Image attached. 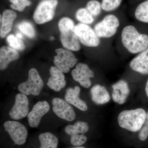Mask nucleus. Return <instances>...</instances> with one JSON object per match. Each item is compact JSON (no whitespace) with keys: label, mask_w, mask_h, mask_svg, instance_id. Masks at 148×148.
<instances>
[{"label":"nucleus","mask_w":148,"mask_h":148,"mask_svg":"<svg viewBox=\"0 0 148 148\" xmlns=\"http://www.w3.org/2000/svg\"><path fill=\"white\" fill-rule=\"evenodd\" d=\"M74 80L79 83L80 85L86 88H89L92 85L90 78L95 77V73L87 64L77 63L75 68L71 72Z\"/></svg>","instance_id":"obj_10"},{"label":"nucleus","mask_w":148,"mask_h":148,"mask_svg":"<svg viewBox=\"0 0 148 148\" xmlns=\"http://www.w3.org/2000/svg\"><path fill=\"white\" fill-rule=\"evenodd\" d=\"M80 92V88L78 86L73 88L69 87L66 90L65 100L80 110L86 112L87 110L88 107L86 103L79 98Z\"/></svg>","instance_id":"obj_17"},{"label":"nucleus","mask_w":148,"mask_h":148,"mask_svg":"<svg viewBox=\"0 0 148 148\" xmlns=\"http://www.w3.org/2000/svg\"><path fill=\"white\" fill-rule=\"evenodd\" d=\"M75 17L79 23L87 25H90L95 21V17L84 8H81L77 10Z\"/></svg>","instance_id":"obj_24"},{"label":"nucleus","mask_w":148,"mask_h":148,"mask_svg":"<svg viewBox=\"0 0 148 148\" xmlns=\"http://www.w3.org/2000/svg\"><path fill=\"white\" fill-rule=\"evenodd\" d=\"M11 3L10 7L12 8L19 12L24 10L26 7L32 4L31 1L29 0H9Z\"/></svg>","instance_id":"obj_29"},{"label":"nucleus","mask_w":148,"mask_h":148,"mask_svg":"<svg viewBox=\"0 0 148 148\" xmlns=\"http://www.w3.org/2000/svg\"><path fill=\"white\" fill-rule=\"evenodd\" d=\"M129 66L133 71L143 75L148 74V47L134 56L130 61Z\"/></svg>","instance_id":"obj_15"},{"label":"nucleus","mask_w":148,"mask_h":148,"mask_svg":"<svg viewBox=\"0 0 148 148\" xmlns=\"http://www.w3.org/2000/svg\"><path fill=\"white\" fill-rule=\"evenodd\" d=\"M19 54L17 50L12 48L3 46L0 49V69L3 71L7 68L12 61H16L19 58Z\"/></svg>","instance_id":"obj_19"},{"label":"nucleus","mask_w":148,"mask_h":148,"mask_svg":"<svg viewBox=\"0 0 148 148\" xmlns=\"http://www.w3.org/2000/svg\"><path fill=\"white\" fill-rule=\"evenodd\" d=\"M54 39V37H51L50 38V40H53Z\"/></svg>","instance_id":"obj_35"},{"label":"nucleus","mask_w":148,"mask_h":148,"mask_svg":"<svg viewBox=\"0 0 148 148\" xmlns=\"http://www.w3.org/2000/svg\"><path fill=\"white\" fill-rule=\"evenodd\" d=\"M40 145L39 148H57L58 138L50 132L41 133L39 136Z\"/></svg>","instance_id":"obj_21"},{"label":"nucleus","mask_w":148,"mask_h":148,"mask_svg":"<svg viewBox=\"0 0 148 148\" xmlns=\"http://www.w3.org/2000/svg\"><path fill=\"white\" fill-rule=\"evenodd\" d=\"M86 148L84 147H80V146H79V147H73V148Z\"/></svg>","instance_id":"obj_34"},{"label":"nucleus","mask_w":148,"mask_h":148,"mask_svg":"<svg viewBox=\"0 0 148 148\" xmlns=\"http://www.w3.org/2000/svg\"><path fill=\"white\" fill-rule=\"evenodd\" d=\"M58 4L57 0H42L37 6L33 18L37 24H42L51 21Z\"/></svg>","instance_id":"obj_7"},{"label":"nucleus","mask_w":148,"mask_h":148,"mask_svg":"<svg viewBox=\"0 0 148 148\" xmlns=\"http://www.w3.org/2000/svg\"><path fill=\"white\" fill-rule=\"evenodd\" d=\"M18 28L20 32L30 38H34L36 36V31L32 23L24 21L20 22L18 25Z\"/></svg>","instance_id":"obj_25"},{"label":"nucleus","mask_w":148,"mask_h":148,"mask_svg":"<svg viewBox=\"0 0 148 148\" xmlns=\"http://www.w3.org/2000/svg\"><path fill=\"white\" fill-rule=\"evenodd\" d=\"M44 86L43 82L36 69L32 68L29 71L27 81L18 85V90L26 95H40Z\"/></svg>","instance_id":"obj_5"},{"label":"nucleus","mask_w":148,"mask_h":148,"mask_svg":"<svg viewBox=\"0 0 148 148\" xmlns=\"http://www.w3.org/2000/svg\"><path fill=\"white\" fill-rule=\"evenodd\" d=\"M16 36L20 39H21L23 38V36H22V35H21L20 33H17V34H16Z\"/></svg>","instance_id":"obj_33"},{"label":"nucleus","mask_w":148,"mask_h":148,"mask_svg":"<svg viewBox=\"0 0 148 148\" xmlns=\"http://www.w3.org/2000/svg\"><path fill=\"white\" fill-rule=\"evenodd\" d=\"M92 16L97 17L100 15L102 8L101 2L98 0H90L88 2L86 8Z\"/></svg>","instance_id":"obj_26"},{"label":"nucleus","mask_w":148,"mask_h":148,"mask_svg":"<svg viewBox=\"0 0 148 148\" xmlns=\"http://www.w3.org/2000/svg\"><path fill=\"white\" fill-rule=\"evenodd\" d=\"M56 55L54 57L53 63L63 73H69L71 69L73 68L77 64L78 58L71 51L63 48L56 49Z\"/></svg>","instance_id":"obj_8"},{"label":"nucleus","mask_w":148,"mask_h":148,"mask_svg":"<svg viewBox=\"0 0 148 148\" xmlns=\"http://www.w3.org/2000/svg\"><path fill=\"white\" fill-rule=\"evenodd\" d=\"M87 141V138L84 134H76L71 136V143L75 147L82 145Z\"/></svg>","instance_id":"obj_30"},{"label":"nucleus","mask_w":148,"mask_h":148,"mask_svg":"<svg viewBox=\"0 0 148 148\" xmlns=\"http://www.w3.org/2000/svg\"><path fill=\"white\" fill-rule=\"evenodd\" d=\"M112 98L114 103L122 105L126 103L130 94L128 83L124 79H120L112 85Z\"/></svg>","instance_id":"obj_14"},{"label":"nucleus","mask_w":148,"mask_h":148,"mask_svg":"<svg viewBox=\"0 0 148 148\" xmlns=\"http://www.w3.org/2000/svg\"><path fill=\"white\" fill-rule=\"evenodd\" d=\"M121 44L125 50L135 56L148 47V35L140 32L134 24H128L120 31Z\"/></svg>","instance_id":"obj_1"},{"label":"nucleus","mask_w":148,"mask_h":148,"mask_svg":"<svg viewBox=\"0 0 148 148\" xmlns=\"http://www.w3.org/2000/svg\"><path fill=\"white\" fill-rule=\"evenodd\" d=\"M50 110V106L46 101H39L34 106L28 115L29 125L32 127H37L42 118Z\"/></svg>","instance_id":"obj_13"},{"label":"nucleus","mask_w":148,"mask_h":148,"mask_svg":"<svg viewBox=\"0 0 148 148\" xmlns=\"http://www.w3.org/2000/svg\"><path fill=\"white\" fill-rule=\"evenodd\" d=\"M121 23L116 15L109 14L96 23L93 29L102 40L110 39L120 32Z\"/></svg>","instance_id":"obj_4"},{"label":"nucleus","mask_w":148,"mask_h":148,"mask_svg":"<svg viewBox=\"0 0 148 148\" xmlns=\"http://www.w3.org/2000/svg\"><path fill=\"white\" fill-rule=\"evenodd\" d=\"M3 126L14 144L21 145L25 144L28 132L24 125L18 121H8L5 122Z\"/></svg>","instance_id":"obj_9"},{"label":"nucleus","mask_w":148,"mask_h":148,"mask_svg":"<svg viewBox=\"0 0 148 148\" xmlns=\"http://www.w3.org/2000/svg\"><path fill=\"white\" fill-rule=\"evenodd\" d=\"M145 92L146 95H147V96L148 97V78L147 80V82H146L145 86Z\"/></svg>","instance_id":"obj_32"},{"label":"nucleus","mask_w":148,"mask_h":148,"mask_svg":"<svg viewBox=\"0 0 148 148\" xmlns=\"http://www.w3.org/2000/svg\"><path fill=\"white\" fill-rule=\"evenodd\" d=\"M89 129V125L86 122L77 121L74 125H67L65 128V132L71 136L76 134H85Z\"/></svg>","instance_id":"obj_22"},{"label":"nucleus","mask_w":148,"mask_h":148,"mask_svg":"<svg viewBox=\"0 0 148 148\" xmlns=\"http://www.w3.org/2000/svg\"><path fill=\"white\" fill-rule=\"evenodd\" d=\"M146 116L147 112L142 108L124 110L119 114L118 123L123 129L130 132H138L143 127Z\"/></svg>","instance_id":"obj_2"},{"label":"nucleus","mask_w":148,"mask_h":148,"mask_svg":"<svg viewBox=\"0 0 148 148\" xmlns=\"http://www.w3.org/2000/svg\"><path fill=\"white\" fill-rule=\"evenodd\" d=\"M123 0H102V10L111 12L116 10L121 5Z\"/></svg>","instance_id":"obj_28"},{"label":"nucleus","mask_w":148,"mask_h":148,"mask_svg":"<svg viewBox=\"0 0 148 148\" xmlns=\"http://www.w3.org/2000/svg\"><path fill=\"white\" fill-rule=\"evenodd\" d=\"M15 12L10 10H6L3 12L2 16L1 15V22L0 36L1 38H4L11 32L13 26V21L16 17Z\"/></svg>","instance_id":"obj_20"},{"label":"nucleus","mask_w":148,"mask_h":148,"mask_svg":"<svg viewBox=\"0 0 148 148\" xmlns=\"http://www.w3.org/2000/svg\"><path fill=\"white\" fill-rule=\"evenodd\" d=\"M134 17L139 22L148 24V0L138 5L134 12Z\"/></svg>","instance_id":"obj_23"},{"label":"nucleus","mask_w":148,"mask_h":148,"mask_svg":"<svg viewBox=\"0 0 148 148\" xmlns=\"http://www.w3.org/2000/svg\"><path fill=\"white\" fill-rule=\"evenodd\" d=\"M138 138L141 141H145L148 138V111L143 127L139 131Z\"/></svg>","instance_id":"obj_31"},{"label":"nucleus","mask_w":148,"mask_h":148,"mask_svg":"<svg viewBox=\"0 0 148 148\" xmlns=\"http://www.w3.org/2000/svg\"><path fill=\"white\" fill-rule=\"evenodd\" d=\"M53 112L58 117L66 121H72L76 118L75 111L71 104L62 98H53L52 101Z\"/></svg>","instance_id":"obj_12"},{"label":"nucleus","mask_w":148,"mask_h":148,"mask_svg":"<svg viewBox=\"0 0 148 148\" xmlns=\"http://www.w3.org/2000/svg\"><path fill=\"white\" fill-rule=\"evenodd\" d=\"M49 73L50 77L47 84L51 90L59 92L66 86V82L64 73L56 66L51 67Z\"/></svg>","instance_id":"obj_16"},{"label":"nucleus","mask_w":148,"mask_h":148,"mask_svg":"<svg viewBox=\"0 0 148 148\" xmlns=\"http://www.w3.org/2000/svg\"><path fill=\"white\" fill-rule=\"evenodd\" d=\"M91 100L97 105H103L108 103L111 97L107 88L104 86L96 84L90 90Z\"/></svg>","instance_id":"obj_18"},{"label":"nucleus","mask_w":148,"mask_h":148,"mask_svg":"<svg viewBox=\"0 0 148 148\" xmlns=\"http://www.w3.org/2000/svg\"><path fill=\"white\" fill-rule=\"evenodd\" d=\"M76 34L81 44L88 47L97 48L101 46L102 40L90 25L79 23L75 27Z\"/></svg>","instance_id":"obj_6"},{"label":"nucleus","mask_w":148,"mask_h":148,"mask_svg":"<svg viewBox=\"0 0 148 148\" xmlns=\"http://www.w3.org/2000/svg\"><path fill=\"white\" fill-rule=\"evenodd\" d=\"M75 26L73 20L69 17L61 18L58 23L62 45L66 49L73 51H79L81 48V43L75 31Z\"/></svg>","instance_id":"obj_3"},{"label":"nucleus","mask_w":148,"mask_h":148,"mask_svg":"<svg viewBox=\"0 0 148 148\" xmlns=\"http://www.w3.org/2000/svg\"><path fill=\"white\" fill-rule=\"evenodd\" d=\"M29 101L27 95L18 93L15 96L14 105L10 111L11 118L18 120L28 116L29 113Z\"/></svg>","instance_id":"obj_11"},{"label":"nucleus","mask_w":148,"mask_h":148,"mask_svg":"<svg viewBox=\"0 0 148 148\" xmlns=\"http://www.w3.org/2000/svg\"><path fill=\"white\" fill-rule=\"evenodd\" d=\"M7 41L10 47L16 50L23 51L25 48V45L21 39L14 35L10 34L8 36Z\"/></svg>","instance_id":"obj_27"}]
</instances>
